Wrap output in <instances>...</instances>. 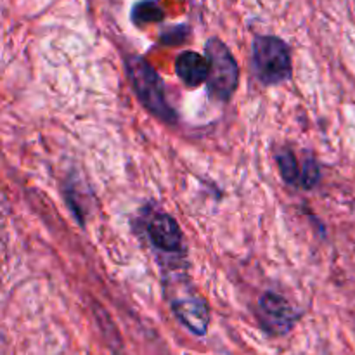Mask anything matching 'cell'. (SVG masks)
Returning <instances> with one entry per match:
<instances>
[{"label":"cell","mask_w":355,"mask_h":355,"mask_svg":"<svg viewBox=\"0 0 355 355\" xmlns=\"http://www.w3.org/2000/svg\"><path fill=\"white\" fill-rule=\"evenodd\" d=\"M125 69L142 106L165 123H173L177 114L166 101L165 85L156 69L141 55H128Z\"/></svg>","instance_id":"cell-1"},{"label":"cell","mask_w":355,"mask_h":355,"mask_svg":"<svg viewBox=\"0 0 355 355\" xmlns=\"http://www.w3.org/2000/svg\"><path fill=\"white\" fill-rule=\"evenodd\" d=\"M252 68L263 85L288 82L293 75V66L286 42L274 35L257 37L252 45Z\"/></svg>","instance_id":"cell-2"},{"label":"cell","mask_w":355,"mask_h":355,"mask_svg":"<svg viewBox=\"0 0 355 355\" xmlns=\"http://www.w3.org/2000/svg\"><path fill=\"white\" fill-rule=\"evenodd\" d=\"M207 58L210 62L208 90L218 101H229L238 89L239 66L227 45L218 38L207 42Z\"/></svg>","instance_id":"cell-3"},{"label":"cell","mask_w":355,"mask_h":355,"mask_svg":"<svg viewBox=\"0 0 355 355\" xmlns=\"http://www.w3.org/2000/svg\"><path fill=\"white\" fill-rule=\"evenodd\" d=\"M259 319L269 335L284 336L297 324L298 312L286 298L267 291L259 300Z\"/></svg>","instance_id":"cell-4"},{"label":"cell","mask_w":355,"mask_h":355,"mask_svg":"<svg viewBox=\"0 0 355 355\" xmlns=\"http://www.w3.org/2000/svg\"><path fill=\"white\" fill-rule=\"evenodd\" d=\"M172 311L180 321V324L189 329L193 335L205 336L210 326V309L208 304L196 293L177 297L172 302Z\"/></svg>","instance_id":"cell-5"},{"label":"cell","mask_w":355,"mask_h":355,"mask_svg":"<svg viewBox=\"0 0 355 355\" xmlns=\"http://www.w3.org/2000/svg\"><path fill=\"white\" fill-rule=\"evenodd\" d=\"M153 246L165 253H180L184 250V236L175 218L168 214H156L146 225Z\"/></svg>","instance_id":"cell-6"},{"label":"cell","mask_w":355,"mask_h":355,"mask_svg":"<svg viewBox=\"0 0 355 355\" xmlns=\"http://www.w3.org/2000/svg\"><path fill=\"white\" fill-rule=\"evenodd\" d=\"M175 73L187 87L203 85L210 75V62L208 58L201 55L200 52L186 51L177 58L175 61Z\"/></svg>","instance_id":"cell-7"},{"label":"cell","mask_w":355,"mask_h":355,"mask_svg":"<svg viewBox=\"0 0 355 355\" xmlns=\"http://www.w3.org/2000/svg\"><path fill=\"white\" fill-rule=\"evenodd\" d=\"M276 162H277V168H279L281 177H283L290 186L300 187L304 168H300V162L297 159L295 153L291 151L290 148L277 149Z\"/></svg>","instance_id":"cell-8"},{"label":"cell","mask_w":355,"mask_h":355,"mask_svg":"<svg viewBox=\"0 0 355 355\" xmlns=\"http://www.w3.org/2000/svg\"><path fill=\"white\" fill-rule=\"evenodd\" d=\"M163 10L155 0H142V2L135 3L134 10H132V19L135 24H149L158 23L163 19Z\"/></svg>","instance_id":"cell-9"},{"label":"cell","mask_w":355,"mask_h":355,"mask_svg":"<svg viewBox=\"0 0 355 355\" xmlns=\"http://www.w3.org/2000/svg\"><path fill=\"white\" fill-rule=\"evenodd\" d=\"M319 177H321V173H319L318 163H315L312 158L305 159L304 175H302L300 187H304V189H312V187L319 182Z\"/></svg>","instance_id":"cell-10"}]
</instances>
